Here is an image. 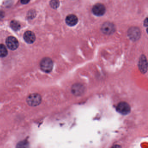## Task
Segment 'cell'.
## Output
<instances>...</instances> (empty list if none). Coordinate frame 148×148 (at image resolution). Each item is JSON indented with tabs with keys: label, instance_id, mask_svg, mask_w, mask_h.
<instances>
[{
	"label": "cell",
	"instance_id": "cell-1",
	"mask_svg": "<svg viewBox=\"0 0 148 148\" xmlns=\"http://www.w3.org/2000/svg\"><path fill=\"white\" fill-rule=\"evenodd\" d=\"M53 62L50 58H45L41 60L40 63V68L44 72H51L53 68Z\"/></svg>",
	"mask_w": 148,
	"mask_h": 148
},
{
	"label": "cell",
	"instance_id": "cell-2",
	"mask_svg": "<svg viewBox=\"0 0 148 148\" xmlns=\"http://www.w3.org/2000/svg\"><path fill=\"white\" fill-rule=\"evenodd\" d=\"M41 97L38 93H33L27 97V102L31 106H38L41 102Z\"/></svg>",
	"mask_w": 148,
	"mask_h": 148
},
{
	"label": "cell",
	"instance_id": "cell-3",
	"mask_svg": "<svg viewBox=\"0 0 148 148\" xmlns=\"http://www.w3.org/2000/svg\"><path fill=\"white\" fill-rule=\"evenodd\" d=\"M116 110L123 115H127L130 112V106L126 102H120L117 106Z\"/></svg>",
	"mask_w": 148,
	"mask_h": 148
},
{
	"label": "cell",
	"instance_id": "cell-4",
	"mask_svg": "<svg viewBox=\"0 0 148 148\" xmlns=\"http://www.w3.org/2000/svg\"><path fill=\"white\" fill-rule=\"evenodd\" d=\"M105 7L101 3H98L93 6L92 12L94 15L97 16H101L104 15L106 12Z\"/></svg>",
	"mask_w": 148,
	"mask_h": 148
},
{
	"label": "cell",
	"instance_id": "cell-5",
	"mask_svg": "<svg viewBox=\"0 0 148 148\" xmlns=\"http://www.w3.org/2000/svg\"><path fill=\"white\" fill-rule=\"evenodd\" d=\"M101 30L105 34L110 35L113 34L115 32V26L111 22H106L102 25Z\"/></svg>",
	"mask_w": 148,
	"mask_h": 148
},
{
	"label": "cell",
	"instance_id": "cell-6",
	"mask_svg": "<svg viewBox=\"0 0 148 148\" xmlns=\"http://www.w3.org/2000/svg\"><path fill=\"white\" fill-rule=\"evenodd\" d=\"M6 44L8 48L12 51L17 49L19 46V42L18 40L12 36H10L7 38Z\"/></svg>",
	"mask_w": 148,
	"mask_h": 148
},
{
	"label": "cell",
	"instance_id": "cell-7",
	"mask_svg": "<svg viewBox=\"0 0 148 148\" xmlns=\"http://www.w3.org/2000/svg\"><path fill=\"white\" fill-rule=\"evenodd\" d=\"M128 34L130 39L133 41H136L140 38L141 32L137 27H131L128 31Z\"/></svg>",
	"mask_w": 148,
	"mask_h": 148
},
{
	"label": "cell",
	"instance_id": "cell-8",
	"mask_svg": "<svg viewBox=\"0 0 148 148\" xmlns=\"http://www.w3.org/2000/svg\"><path fill=\"white\" fill-rule=\"evenodd\" d=\"M24 38L25 41L28 44H32L36 39L35 34L31 31H27L24 35Z\"/></svg>",
	"mask_w": 148,
	"mask_h": 148
},
{
	"label": "cell",
	"instance_id": "cell-9",
	"mask_svg": "<svg viewBox=\"0 0 148 148\" xmlns=\"http://www.w3.org/2000/svg\"><path fill=\"white\" fill-rule=\"evenodd\" d=\"M138 66L141 72L145 73L147 70V60L145 56L143 55L141 56L138 63Z\"/></svg>",
	"mask_w": 148,
	"mask_h": 148
},
{
	"label": "cell",
	"instance_id": "cell-10",
	"mask_svg": "<svg viewBox=\"0 0 148 148\" xmlns=\"http://www.w3.org/2000/svg\"><path fill=\"white\" fill-rule=\"evenodd\" d=\"M84 90V86L81 84H75L72 87V92L77 96L81 95Z\"/></svg>",
	"mask_w": 148,
	"mask_h": 148
},
{
	"label": "cell",
	"instance_id": "cell-11",
	"mask_svg": "<svg viewBox=\"0 0 148 148\" xmlns=\"http://www.w3.org/2000/svg\"><path fill=\"white\" fill-rule=\"evenodd\" d=\"M78 21V18L74 14H70L66 18V22L70 26H73L77 25Z\"/></svg>",
	"mask_w": 148,
	"mask_h": 148
},
{
	"label": "cell",
	"instance_id": "cell-12",
	"mask_svg": "<svg viewBox=\"0 0 148 148\" xmlns=\"http://www.w3.org/2000/svg\"><path fill=\"white\" fill-rule=\"evenodd\" d=\"M30 144L27 140H23L19 142L17 144L16 148H29Z\"/></svg>",
	"mask_w": 148,
	"mask_h": 148
},
{
	"label": "cell",
	"instance_id": "cell-13",
	"mask_svg": "<svg viewBox=\"0 0 148 148\" xmlns=\"http://www.w3.org/2000/svg\"><path fill=\"white\" fill-rule=\"evenodd\" d=\"M8 52L5 46L3 44L0 45V57L4 58L8 55Z\"/></svg>",
	"mask_w": 148,
	"mask_h": 148
},
{
	"label": "cell",
	"instance_id": "cell-14",
	"mask_svg": "<svg viewBox=\"0 0 148 148\" xmlns=\"http://www.w3.org/2000/svg\"><path fill=\"white\" fill-rule=\"evenodd\" d=\"M10 26L12 29L15 31H18L21 28L20 24L16 21H12L10 23Z\"/></svg>",
	"mask_w": 148,
	"mask_h": 148
},
{
	"label": "cell",
	"instance_id": "cell-15",
	"mask_svg": "<svg viewBox=\"0 0 148 148\" xmlns=\"http://www.w3.org/2000/svg\"><path fill=\"white\" fill-rule=\"evenodd\" d=\"M59 1H51L50 2V5L52 8L56 9L59 6Z\"/></svg>",
	"mask_w": 148,
	"mask_h": 148
},
{
	"label": "cell",
	"instance_id": "cell-16",
	"mask_svg": "<svg viewBox=\"0 0 148 148\" xmlns=\"http://www.w3.org/2000/svg\"><path fill=\"white\" fill-rule=\"evenodd\" d=\"M29 1H21V3H22V4H27L29 2Z\"/></svg>",
	"mask_w": 148,
	"mask_h": 148
},
{
	"label": "cell",
	"instance_id": "cell-17",
	"mask_svg": "<svg viewBox=\"0 0 148 148\" xmlns=\"http://www.w3.org/2000/svg\"><path fill=\"white\" fill-rule=\"evenodd\" d=\"M112 148H121V147L119 145H114V146H112Z\"/></svg>",
	"mask_w": 148,
	"mask_h": 148
}]
</instances>
